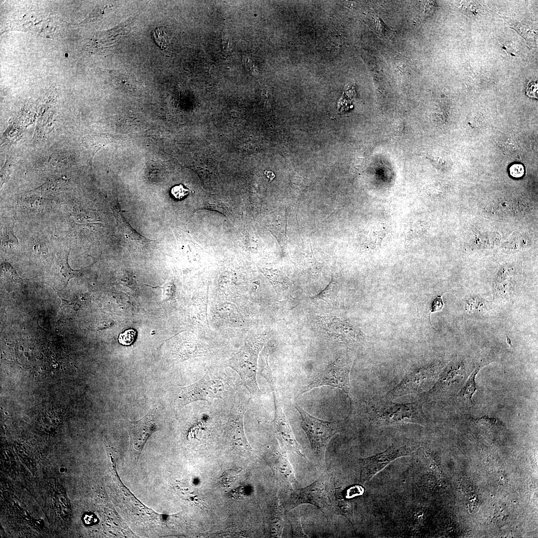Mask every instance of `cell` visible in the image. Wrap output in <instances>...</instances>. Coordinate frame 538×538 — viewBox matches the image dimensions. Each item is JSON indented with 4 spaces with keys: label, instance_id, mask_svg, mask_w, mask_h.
Segmentation results:
<instances>
[{
    "label": "cell",
    "instance_id": "25",
    "mask_svg": "<svg viewBox=\"0 0 538 538\" xmlns=\"http://www.w3.org/2000/svg\"><path fill=\"white\" fill-rule=\"evenodd\" d=\"M510 173L515 178H520L523 176L525 172L524 167L522 164L516 163L510 167Z\"/></svg>",
    "mask_w": 538,
    "mask_h": 538
},
{
    "label": "cell",
    "instance_id": "11",
    "mask_svg": "<svg viewBox=\"0 0 538 538\" xmlns=\"http://www.w3.org/2000/svg\"><path fill=\"white\" fill-rule=\"evenodd\" d=\"M247 404H238L231 409L226 423V437L234 448L244 453L250 452L253 448L249 444L244 431V417Z\"/></svg>",
    "mask_w": 538,
    "mask_h": 538
},
{
    "label": "cell",
    "instance_id": "27",
    "mask_svg": "<svg viewBox=\"0 0 538 538\" xmlns=\"http://www.w3.org/2000/svg\"><path fill=\"white\" fill-rule=\"evenodd\" d=\"M359 488V487H356L355 486L354 487L349 489L347 490V496H349L350 497H351L353 495H356V494H359L360 491V489Z\"/></svg>",
    "mask_w": 538,
    "mask_h": 538
},
{
    "label": "cell",
    "instance_id": "7",
    "mask_svg": "<svg viewBox=\"0 0 538 538\" xmlns=\"http://www.w3.org/2000/svg\"><path fill=\"white\" fill-rule=\"evenodd\" d=\"M262 374L269 386L273 397L274 418L271 422V425L283 445L287 446H291L295 443L296 440L283 412L271 369L268 362V357L266 358V363L264 368L262 370Z\"/></svg>",
    "mask_w": 538,
    "mask_h": 538
},
{
    "label": "cell",
    "instance_id": "4",
    "mask_svg": "<svg viewBox=\"0 0 538 538\" xmlns=\"http://www.w3.org/2000/svg\"><path fill=\"white\" fill-rule=\"evenodd\" d=\"M294 407L300 415L301 425L309 439L312 451L316 456L323 458L328 442L339 431V423L319 419L296 404Z\"/></svg>",
    "mask_w": 538,
    "mask_h": 538
},
{
    "label": "cell",
    "instance_id": "22",
    "mask_svg": "<svg viewBox=\"0 0 538 538\" xmlns=\"http://www.w3.org/2000/svg\"><path fill=\"white\" fill-rule=\"evenodd\" d=\"M152 36L157 44L161 49L167 48L168 46L167 35L163 30L159 28H156L152 32Z\"/></svg>",
    "mask_w": 538,
    "mask_h": 538
},
{
    "label": "cell",
    "instance_id": "13",
    "mask_svg": "<svg viewBox=\"0 0 538 538\" xmlns=\"http://www.w3.org/2000/svg\"><path fill=\"white\" fill-rule=\"evenodd\" d=\"M276 469L287 483L293 486L297 483L293 468L285 456L279 455L275 459Z\"/></svg>",
    "mask_w": 538,
    "mask_h": 538
},
{
    "label": "cell",
    "instance_id": "3",
    "mask_svg": "<svg viewBox=\"0 0 538 538\" xmlns=\"http://www.w3.org/2000/svg\"><path fill=\"white\" fill-rule=\"evenodd\" d=\"M418 446L416 443L407 440H400L393 443L382 452L360 459V481L365 483L396 459L414 455Z\"/></svg>",
    "mask_w": 538,
    "mask_h": 538
},
{
    "label": "cell",
    "instance_id": "20",
    "mask_svg": "<svg viewBox=\"0 0 538 538\" xmlns=\"http://www.w3.org/2000/svg\"><path fill=\"white\" fill-rule=\"evenodd\" d=\"M70 251L69 252L66 260L62 261L60 263V272L61 274L65 277L66 280V285L68 283L69 280L72 278L78 277L81 272V269H72L68 263V258Z\"/></svg>",
    "mask_w": 538,
    "mask_h": 538
},
{
    "label": "cell",
    "instance_id": "12",
    "mask_svg": "<svg viewBox=\"0 0 538 538\" xmlns=\"http://www.w3.org/2000/svg\"><path fill=\"white\" fill-rule=\"evenodd\" d=\"M122 240L128 245L138 250L155 247L157 241L147 238L136 232L127 222L118 204L111 206Z\"/></svg>",
    "mask_w": 538,
    "mask_h": 538
},
{
    "label": "cell",
    "instance_id": "30",
    "mask_svg": "<svg viewBox=\"0 0 538 538\" xmlns=\"http://www.w3.org/2000/svg\"><path fill=\"white\" fill-rule=\"evenodd\" d=\"M64 55H65V57H68V56H69V54H68V53H65V54H64Z\"/></svg>",
    "mask_w": 538,
    "mask_h": 538
},
{
    "label": "cell",
    "instance_id": "18",
    "mask_svg": "<svg viewBox=\"0 0 538 538\" xmlns=\"http://www.w3.org/2000/svg\"><path fill=\"white\" fill-rule=\"evenodd\" d=\"M241 472L238 468L225 471L219 478L220 484L223 487L231 486L239 478Z\"/></svg>",
    "mask_w": 538,
    "mask_h": 538
},
{
    "label": "cell",
    "instance_id": "19",
    "mask_svg": "<svg viewBox=\"0 0 538 538\" xmlns=\"http://www.w3.org/2000/svg\"><path fill=\"white\" fill-rule=\"evenodd\" d=\"M336 287L335 282L332 280L325 289L312 298L322 300L325 302H331L335 297Z\"/></svg>",
    "mask_w": 538,
    "mask_h": 538
},
{
    "label": "cell",
    "instance_id": "23",
    "mask_svg": "<svg viewBox=\"0 0 538 538\" xmlns=\"http://www.w3.org/2000/svg\"><path fill=\"white\" fill-rule=\"evenodd\" d=\"M135 336L136 331L133 329H129L119 335L118 340L121 344L128 346L134 342Z\"/></svg>",
    "mask_w": 538,
    "mask_h": 538
},
{
    "label": "cell",
    "instance_id": "5",
    "mask_svg": "<svg viewBox=\"0 0 538 538\" xmlns=\"http://www.w3.org/2000/svg\"><path fill=\"white\" fill-rule=\"evenodd\" d=\"M226 391L224 381L220 376L206 373L195 383L180 388L177 405L182 408L196 401L223 400Z\"/></svg>",
    "mask_w": 538,
    "mask_h": 538
},
{
    "label": "cell",
    "instance_id": "8",
    "mask_svg": "<svg viewBox=\"0 0 538 538\" xmlns=\"http://www.w3.org/2000/svg\"><path fill=\"white\" fill-rule=\"evenodd\" d=\"M313 505L321 510L330 504L329 486L327 476H322L311 484L294 490L290 496V508L300 504Z\"/></svg>",
    "mask_w": 538,
    "mask_h": 538
},
{
    "label": "cell",
    "instance_id": "29",
    "mask_svg": "<svg viewBox=\"0 0 538 538\" xmlns=\"http://www.w3.org/2000/svg\"><path fill=\"white\" fill-rule=\"evenodd\" d=\"M267 177L269 178H270V180L272 179L273 178V177L275 176L273 174V172H272L267 171Z\"/></svg>",
    "mask_w": 538,
    "mask_h": 538
},
{
    "label": "cell",
    "instance_id": "9",
    "mask_svg": "<svg viewBox=\"0 0 538 538\" xmlns=\"http://www.w3.org/2000/svg\"><path fill=\"white\" fill-rule=\"evenodd\" d=\"M437 375L434 368H424L406 375L403 380L385 396L390 399L411 394L419 393L434 381Z\"/></svg>",
    "mask_w": 538,
    "mask_h": 538
},
{
    "label": "cell",
    "instance_id": "14",
    "mask_svg": "<svg viewBox=\"0 0 538 538\" xmlns=\"http://www.w3.org/2000/svg\"><path fill=\"white\" fill-rule=\"evenodd\" d=\"M177 351L178 362L189 358L202 356L206 352L207 349L200 344L191 341L181 345Z\"/></svg>",
    "mask_w": 538,
    "mask_h": 538
},
{
    "label": "cell",
    "instance_id": "10",
    "mask_svg": "<svg viewBox=\"0 0 538 538\" xmlns=\"http://www.w3.org/2000/svg\"><path fill=\"white\" fill-rule=\"evenodd\" d=\"M152 412H148L140 419L129 421L126 428L130 436L129 453L130 458L137 462L141 452L149 436L156 430Z\"/></svg>",
    "mask_w": 538,
    "mask_h": 538
},
{
    "label": "cell",
    "instance_id": "24",
    "mask_svg": "<svg viewBox=\"0 0 538 538\" xmlns=\"http://www.w3.org/2000/svg\"><path fill=\"white\" fill-rule=\"evenodd\" d=\"M190 190L182 184L176 185L171 189V194L175 198L178 200L183 199L189 193Z\"/></svg>",
    "mask_w": 538,
    "mask_h": 538
},
{
    "label": "cell",
    "instance_id": "16",
    "mask_svg": "<svg viewBox=\"0 0 538 538\" xmlns=\"http://www.w3.org/2000/svg\"><path fill=\"white\" fill-rule=\"evenodd\" d=\"M216 313L219 317L226 319L234 320L241 318V314L236 306L230 303L219 305L216 308Z\"/></svg>",
    "mask_w": 538,
    "mask_h": 538
},
{
    "label": "cell",
    "instance_id": "21",
    "mask_svg": "<svg viewBox=\"0 0 538 538\" xmlns=\"http://www.w3.org/2000/svg\"><path fill=\"white\" fill-rule=\"evenodd\" d=\"M485 301L480 299L477 296L470 297L466 300L465 308L470 312H472L474 309L480 310L484 308Z\"/></svg>",
    "mask_w": 538,
    "mask_h": 538
},
{
    "label": "cell",
    "instance_id": "15",
    "mask_svg": "<svg viewBox=\"0 0 538 538\" xmlns=\"http://www.w3.org/2000/svg\"><path fill=\"white\" fill-rule=\"evenodd\" d=\"M175 490L180 497L185 500L194 503L196 505H203L197 491L186 483H178L175 486Z\"/></svg>",
    "mask_w": 538,
    "mask_h": 538
},
{
    "label": "cell",
    "instance_id": "6",
    "mask_svg": "<svg viewBox=\"0 0 538 538\" xmlns=\"http://www.w3.org/2000/svg\"><path fill=\"white\" fill-rule=\"evenodd\" d=\"M350 368L349 360L344 357L338 358L316 375L311 382L300 391L297 398L314 388L329 387L341 390L350 399Z\"/></svg>",
    "mask_w": 538,
    "mask_h": 538
},
{
    "label": "cell",
    "instance_id": "2",
    "mask_svg": "<svg viewBox=\"0 0 538 538\" xmlns=\"http://www.w3.org/2000/svg\"><path fill=\"white\" fill-rule=\"evenodd\" d=\"M266 341L264 335L248 339L228 361V366L239 375L242 384L252 396L261 392L257 381L258 359Z\"/></svg>",
    "mask_w": 538,
    "mask_h": 538
},
{
    "label": "cell",
    "instance_id": "26",
    "mask_svg": "<svg viewBox=\"0 0 538 538\" xmlns=\"http://www.w3.org/2000/svg\"><path fill=\"white\" fill-rule=\"evenodd\" d=\"M443 306V303L441 296L438 295L432 302L431 312L439 311L442 308Z\"/></svg>",
    "mask_w": 538,
    "mask_h": 538
},
{
    "label": "cell",
    "instance_id": "1",
    "mask_svg": "<svg viewBox=\"0 0 538 538\" xmlns=\"http://www.w3.org/2000/svg\"><path fill=\"white\" fill-rule=\"evenodd\" d=\"M391 400L385 396L373 399L368 403L369 416L372 425L380 427L408 423L422 425L426 423L421 400L406 404H396Z\"/></svg>",
    "mask_w": 538,
    "mask_h": 538
},
{
    "label": "cell",
    "instance_id": "17",
    "mask_svg": "<svg viewBox=\"0 0 538 538\" xmlns=\"http://www.w3.org/2000/svg\"><path fill=\"white\" fill-rule=\"evenodd\" d=\"M480 368V366H478L474 369L464 387L461 391L462 395L465 399L468 402H471L472 396L477 390L475 377Z\"/></svg>",
    "mask_w": 538,
    "mask_h": 538
},
{
    "label": "cell",
    "instance_id": "28",
    "mask_svg": "<svg viewBox=\"0 0 538 538\" xmlns=\"http://www.w3.org/2000/svg\"><path fill=\"white\" fill-rule=\"evenodd\" d=\"M223 48L225 50H228L229 48V42L228 41L227 36H225L223 37Z\"/></svg>",
    "mask_w": 538,
    "mask_h": 538
}]
</instances>
